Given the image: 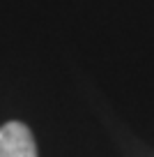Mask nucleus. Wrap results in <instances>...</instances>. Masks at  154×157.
I'll use <instances>...</instances> for the list:
<instances>
[{
	"instance_id": "1",
	"label": "nucleus",
	"mask_w": 154,
	"mask_h": 157,
	"mask_svg": "<svg viewBox=\"0 0 154 157\" xmlns=\"http://www.w3.org/2000/svg\"><path fill=\"white\" fill-rule=\"evenodd\" d=\"M0 157H37L35 136L23 123H12L0 127Z\"/></svg>"
}]
</instances>
